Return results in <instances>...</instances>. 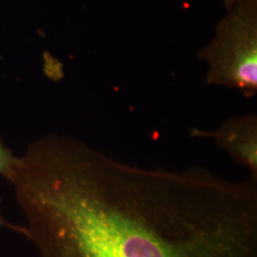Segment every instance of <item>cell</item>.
Listing matches in <instances>:
<instances>
[{
  "instance_id": "cell-1",
  "label": "cell",
  "mask_w": 257,
  "mask_h": 257,
  "mask_svg": "<svg viewBox=\"0 0 257 257\" xmlns=\"http://www.w3.org/2000/svg\"><path fill=\"white\" fill-rule=\"evenodd\" d=\"M12 183L40 257H257V181L127 165L75 138L33 142Z\"/></svg>"
},
{
  "instance_id": "cell-2",
  "label": "cell",
  "mask_w": 257,
  "mask_h": 257,
  "mask_svg": "<svg viewBox=\"0 0 257 257\" xmlns=\"http://www.w3.org/2000/svg\"><path fill=\"white\" fill-rule=\"evenodd\" d=\"M229 15L197 57L208 66L207 83L236 89L251 98L257 92L256 0H229Z\"/></svg>"
},
{
  "instance_id": "cell-3",
  "label": "cell",
  "mask_w": 257,
  "mask_h": 257,
  "mask_svg": "<svg viewBox=\"0 0 257 257\" xmlns=\"http://www.w3.org/2000/svg\"><path fill=\"white\" fill-rule=\"evenodd\" d=\"M193 138H211L237 163L246 167L249 179L257 181V117L244 114L225 120L214 131L193 128Z\"/></svg>"
},
{
  "instance_id": "cell-4",
  "label": "cell",
  "mask_w": 257,
  "mask_h": 257,
  "mask_svg": "<svg viewBox=\"0 0 257 257\" xmlns=\"http://www.w3.org/2000/svg\"><path fill=\"white\" fill-rule=\"evenodd\" d=\"M19 164L20 157L15 156L0 138V175L12 181L18 172Z\"/></svg>"
},
{
  "instance_id": "cell-5",
  "label": "cell",
  "mask_w": 257,
  "mask_h": 257,
  "mask_svg": "<svg viewBox=\"0 0 257 257\" xmlns=\"http://www.w3.org/2000/svg\"><path fill=\"white\" fill-rule=\"evenodd\" d=\"M0 228H6V229L15 230V231H19L20 233H23L25 236H27V230H26V228H22V227H19V226L14 225V224L8 222V221L4 218V216L2 215L1 210H0Z\"/></svg>"
}]
</instances>
